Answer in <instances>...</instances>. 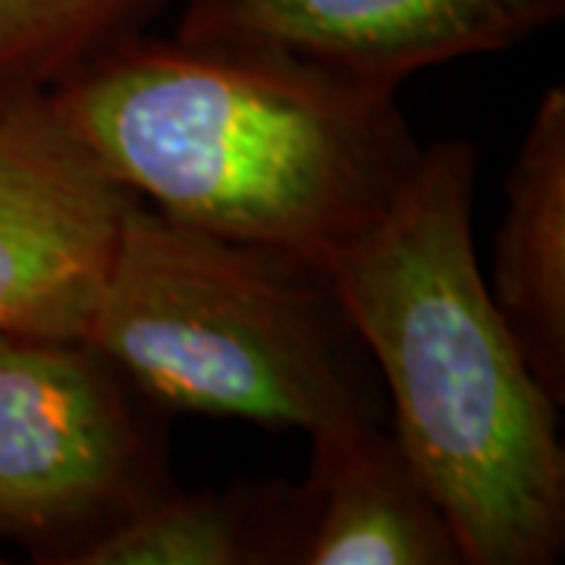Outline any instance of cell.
Here are the masks:
<instances>
[{
  "label": "cell",
  "instance_id": "7a4b0ae2",
  "mask_svg": "<svg viewBox=\"0 0 565 565\" xmlns=\"http://www.w3.org/2000/svg\"><path fill=\"white\" fill-rule=\"evenodd\" d=\"M478 148H422L399 195L330 267L393 405V437L465 565H553L565 550L559 415L475 252Z\"/></svg>",
  "mask_w": 565,
  "mask_h": 565
},
{
  "label": "cell",
  "instance_id": "277c9868",
  "mask_svg": "<svg viewBox=\"0 0 565 565\" xmlns=\"http://www.w3.org/2000/svg\"><path fill=\"white\" fill-rule=\"evenodd\" d=\"M136 393L82 337L0 333V541L76 565L173 487Z\"/></svg>",
  "mask_w": 565,
  "mask_h": 565
},
{
  "label": "cell",
  "instance_id": "ba28073f",
  "mask_svg": "<svg viewBox=\"0 0 565 565\" xmlns=\"http://www.w3.org/2000/svg\"><path fill=\"white\" fill-rule=\"evenodd\" d=\"M487 289L527 367L565 403V92L550 85L505 177Z\"/></svg>",
  "mask_w": 565,
  "mask_h": 565
},
{
  "label": "cell",
  "instance_id": "30bf717a",
  "mask_svg": "<svg viewBox=\"0 0 565 565\" xmlns=\"http://www.w3.org/2000/svg\"><path fill=\"white\" fill-rule=\"evenodd\" d=\"M161 0H0V85L41 95L79 63L136 35Z\"/></svg>",
  "mask_w": 565,
  "mask_h": 565
},
{
  "label": "cell",
  "instance_id": "5b68a950",
  "mask_svg": "<svg viewBox=\"0 0 565 565\" xmlns=\"http://www.w3.org/2000/svg\"><path fill=\"white\" fill-rule=\"evenodd\" d=\"M563 10L565 0H185L177 39L396 95L422 70L534 39Z\"/></svg>",
  "mask_w": 565,
  "mask_h": 565
},
{
  "label": "cell",
  "instance_id": "52a82bcc",
  "mask_svg": "<svg viewBox=\"0 0 565 565\" xmlns=\"http://www.w3.org/2000/svg\"><path fill=\"white\" fill-rule=\"evenodd\" d=\"M292 565H465L437 497L381 418L311 434Z\"/></svg>",
  "mask_w": 565,
  "mask_h": 565
},
{
  "label": "cell",
  "instance_id": "3957f363",
  "mask_svg": "<svg viewBox=\"0 0 565 565\" xmlns=\"http://www.w3.org/2000/svg\"><path fill=\"white\" fill-rule=\"evenodd\" d=\"M154 403L318 434L381 418L330 277L129 199L79 333Z\"/></svg>",
  "mask_w": 565,
  "mask_h": 565
},
{
  "label": "cell",
  "instance_id": "6da1fadb",
  "mask_svg": "<svg viewBox=\"0 0 565 565\" xmlns=\"http://www.w3.org/2000/svg\"><path fill=\"white\" fill-rule=\"evenodd\" d=\"M41 95L126 195L323 274L422 158L396 95L217 44L136 32Z\"/></svg>",
  "mask_w": 565,
  "mask_h": 565
},
{
  "label": "cell",
  "instance_id": "8fae6325",
  "mask_svg": "<svg viewBox=\"0 0 565 565\" xmlns=\"http://www.w3.org/2000/svg\"><path fill=\"white\" fill-rule=\"evenodd\" d=\"M10 102H17V98H13V95H10V92H7V88L0 85V114H3V107H7Z\"/></svg>",
  "mask_w": 565,
  "mask_h": 565
},
{
  "label": "cell",
  "instance_id": "8992f818",
  "mask_svg": "<svg viewBox=\"0 0 565 565\" xmlns=\"http://www.w3.org/2000/svg\"><path fill=\"white\" fill-rule=\"evenodd\" d=\"M126 195L44 104L0 114V333L79 337Z\"/></svg>",
  "mask_w": 565,
  "mask_h": 565
},
{
  "label": "cell",
  "instance_id": "9c48e42d",
  "mask_svg": "<svg viewBox=\"0 0 565 565\" xmlns=\"http://www.w3.org/2000/svg\"><path fill=\"white\" fill-rule=\"evenodd\" d=\"M299 503L282 481L185 493L173 484L82 553L76 565H292Z\"/></svg>",
  "mask_w": 565,
  "mask_h": 565
}]
</instances>
